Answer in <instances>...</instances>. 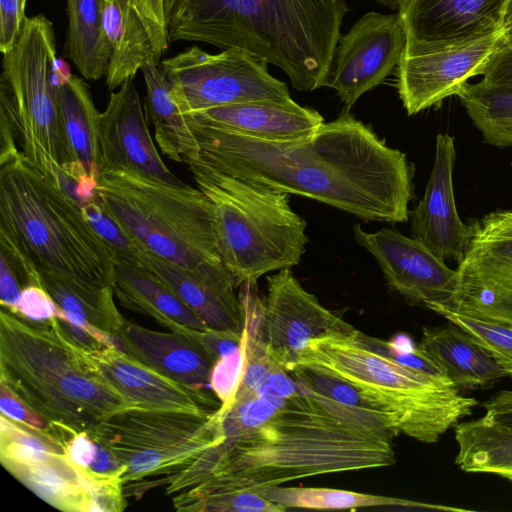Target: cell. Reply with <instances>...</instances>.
<instances>
[{
	"label": "cell",
	"instance_id": "cell-30",
	"mask_svg": "<svg viewBox=\"0 0 512 512\" xmlns=\"http://www.w3.org/2000/svg\"><path fill=\"white\" fill-rule=\"evenodd\" d=\"M146 85V113L154 126V137L161 152L176 162L199 158V145L159 63L141 69Z\"/></svg>",
	"mask_w": 512,
	"mask_h": 512
},
{
	"label": "cell",
	"instance_id": "cell-24",
	"mask_svg": "<svg viewBox=\"0 0 512 512\" xmlns=\"http://www.w3.org/2000/svg\"><path fill=\"white\" fill-rule=\"evenodd\" d=\"M257 139L289 142L312 135L325 121L321 114L295 101L244 102L184 115Z\"/></svg>",
	"mask_w": 512,
	"mask_h": 512
},
{
	"label": "cell",
	"instance_id": "cell-21",
	"mask_svg": "<svg viewBox=\"0 0 512 512\" xmlns=\"http://www.w3.org/2000/svg\"><path fill=\"white\" fill-rule=\"evenodd\" d=\"M0 460L11 475L54 508L90 512L83 468L66 453L48 451L30 442L0 441Z\"/></svg>",
	"mask_w": 512,
	"mask_h": 512
},
{
	"label": "cell",
	"instance_id": "cell-4",
	"mask_svg": "<svg viewBox=\"0 0 512 512\" xmlns=\"http://www.w3.org/2000/svg\"><path fill=\"white\" fill-rule=\"evenodd\" d=\"M0 383L70 435L134 407L103 378L90 353L74 345L57 318L35 322L2 307Z\"/></svg>",
	"mask_w": 512,
	"mask_h": 512
},
{
	"label": "cell",
	"instance_id": "cell-10",
	"mask_svg": "<svg viewBox=\"0 0 512 512\" xmlns=\"http://www.w3.org/2000/svg\"><path fill=\"white\" fill-rule=\"evenodd\" d=\"M88 434L126 467L123 492L135 499L166 485L223 439L217 410L191 413L142 407L117 412Z\"/></svg>",
	"mask_w": 512,
	"mask_h": 512
},
{
	"label": "cell",
	"instance_id": "cell-28",
	"mask_svg": "<svg viewBox=\"0 0 512 512\" xmlns=\"http://www.w3.org/2000/svg\"><path fill=\"white\" fill-rule=\"evenodd\" d=\"M103 26L111 47L105 84L113 92L134 79L149 64H158L147 28L134 8V0H100Z\"/></svg>",
	"mask_w": 512,
	"mask_h": 512
},
{
	"label": "cell",
	"instance_id": "cell-1",
	"mask_svg": "<svg viewBox=\"0 0 512 512\" xmlns=\"http://www.w3.org/2000/svg\"><path fill=\"white\" fill-rule=\"evenodd\" d=\"M297 380L287 394L238 391L217 409L222 441L170 477L165 493L256 492L395 463L396 433L385 414L344 405Z\"/></svg>",
	"mask_w": 512,
	"mask_h": 512
},
{
	"label": "cell",
	"instance_id": "cell-37",
	"mask_svg": "<svg viewBox=\"0 0 512 512\" xmlns=\"http://www.w3.org/2000/svg\"><path fill=\"white\" fill-rule=\"evenodd\" d=\"M39 272L15 248L0 247V304L14 313L21 291L30 285H39Z\"/></svg>",
	"mask_w": 512,
	"mask_h": 512
},
{
	"label": "cell",
	"instance_id": "cell-26",
	"mask_svg": "<svg viewBox=\"0 0 512 512\" xmlns=\"http://www.w3.org/2000/svg\"><path fill=\"white\" fill-rule=\"evenodd\" d=\"M57 97L61 120L74 159L71 180L79 194L93 191L101 175L97 110L88 84L76 75L58 82Z\"/></svg>",
	"mask_w": 512,
	"mask_h": 512
},
{
	"label": "cell",
	"instance_id": "cell-52",
	"mask_svg": "<svg viewBox=\"0 0 512 512\" xmlns=\"http://www.w3.org/2000/svg\"><path fill=\"white\" fill-rule=\"evenodd\" d=\"M375 2L384 5L392 10L399 12L407 0H374Z\"/></svg>",
	"mask_w": 512,
	"mask_h": 512
},
{
	"label": "cell",
	"instance_id": "cell-46",
	"mask_svg": "<svg viewBox=\"0 0 512 512\" xmlns=\"http://www.w3.org/2000/svg\"><path fill=\"white\" fill-rule=\"evenodd\" d=\"M481 81L494 86H512V36L495 54Z\"/></svg>",
	"mask_w": 512,
	"mask_h": 512
},
{
	"label": "cell",
	"instance_id": "cell-3",
	"mask_svg": "<svg viewBox=\"0 0 512 512\" xmlns=\"http://www.w3.org/2000/svg\"><path fill=\"white\" fill-rule=\"evenodd\" d=\"M348 11V0H187L169 38L245 50L309 92L328 85Z\"/></svg>",
	"mask_w": 512,
	"mask_h": 512
},
{
	"label": "cell",
	"instance_id": "cell-38",
	"mask_svg": "<svg viewBox=\"0 0 512 512\" xmlns=\"http://www.w3.org/2000/svg\"><path fill=\"white\" fill-rule=\"evenodd\" d=\"M80 205L83 214L111 247L116 259L140 264L143 247L105 211L95 193L91 198L80 202Z\"/></svg>",
	"mask_w": 512,
	"mask_h": 512
},
{
	"label": "cell",
	"instance_id": "cell-50",
	"mask_svg": "<svg viewBox=\"0 0 512 512\" xmlns=\"http://www.w3.org/2000/svg\"><path fill=\"white\" fill-rule=\"evenodd\" d=\"M95 446L96 454L93 462L88 468L98 474L122 477L126 467L120 462V460L100 443L95 442Z\"/></svg>",
	"mask_w": 512,
	"mask_h": 512
},
{
	"label": "cell",
	"instance_id": "cell-8",
	"mask_svg": "<svg viewBox=\"0 0 512 512\" xmlns=\"http://www.w3.org/2000/svg\"><path fill=\"white\" fill-rule=\"evenodd\" d=\"M95 195L105 211L151 253L188 268L222 263L215 207L198 187L116 170L100 175Z\"/></svg>",
	"mask_w": 512,
	"mask_h": 512
},
{
	"label": "cell",
	"instance_id": "cell-5",
	"mask_svg": "<svg viewBox=\"0 0 512 512\" xmlns=\"http://www.w3.org/2000/svg\"><path fill=\"white\" fill-rule=\"evenodd\" d=\"M295 366L311 367L349 383L386 415L397 435L427 444L437 442L478 404L447 377L399 362L383 339L356 328L310 340Z\"/></svg>",
	"mask_w": 512,
	"mask_h": 512
},
{
	"label": "cell",
	"instance_id": "cell-15",
	"mask_svg": "<svg viewBox=\"0 0 512 512\" xmlns=\"http://www.w3.org/2000/svg\"><path fill=\"white\" fill-rule=\"evenodd\" d=\"M405 46L406 32L399 12L364 14L340 36L327 87L334 89L350 109L393 71Z\"/></svg>",
	"mask_w": 512,
	"mask_h": 512
},
{
	"label": "cell",
	"instance_id": "cell-25",
	"mask_svg": "<svg viewBox=\"0 0 512 512\" xmlns=\"http://www.w3.org/2000/svg\"><path fill=\"white\" fill-rule=\"evenodd\" d=\"M112 288L122 306L171 331L191 336L208 329L165 281L141 264L117 258Z\"/></svg>",
	"mask_w": 512,
	"mask_h": 512
},
{
	"label": "cell",
	"instance_id": "cell-27",
	"mask_svg": "<svg viewBox=\"0 0 512 512\" xmlns=\"http://www.w3.org/2000/svg\"><path fill=\"white\" fill-rule=\"evenodd\" d=\"M417 347L458 389L487 387L507 376L469 333L452 322L423 327Z\"/></svg>",
	"mask_w": 512,
	"mask_h": 512
},
{
	"label": "cell",
	"instance_id": "cell-7",
	"mask_svg": "<svg viewBox=\"0 0 512 512\" xmlns=\"http://www.w3.org/2000/svg\"><path fill=\"white\" fill-rule=\"evenodd\" d=\"M197 187L213 202L219 252L238 286L300 263L308 242L306 221L289 193L188 161Z\"/></svg>",
	"mask_w": 512,
	"mask_h": 512
},
{
	"label": "cell",
	"instance_id": "cell-51",
	"mask_svg": "<svg viewBox=\"0 0 512 512\" xmlns=\"http://www.w3.org/2000/svg\"><path fill=\"white\" fill-rule=\"evenodd\" d=\"M187 0H164L165 16L169 28L176 21Z\"/></svg>",
	"mask_w": 512,
	"mask_h": 512
},
{
	"label": "cell",
	"instance_id": "cell-6",
	"mask_svg": "<svg viewBox=\"0 0 512 512\" xmlns=\"http://www.w3.org/2000/svg\"><path fill=\"white\" fill-rule=\"evenodd\" d=\"M0 236L39 271L112 287L115 254L54 177L18 152L0 163Z\"/></svg>",
	"mask_w": 512,
	"mask_h": 512
},
{
	"label": "cell",
	"instance_id": "cell-41",
	"mask_svg": "<svg viewBox=\"0 0 512 512\" xmlns=\"http://www.w3.org/2000/svg\"><path fill=\"white\" fill-rule=\"evenodd\" d=\"M91 500L90 512H120L126 506L122 477L102 475L83 467Z\"/></svg>",
	"mask_w": 512,
	"mask_h": 512
},
{
	"label": "cell",
	"instance_id": "cell-36",
	"mask_svg": "<svg viewBox=\"0 0 512 512\" xmlns=\"http://www.w3.org/2000/svg\"><path fill=\"white\" fill-rule=\"evenodd\" d=\"M428 309L440 314L469 333L481 347L512 377V327L506 324L482 320L450 310L441 305Z\"/></svg>",
	"mask_w": 512,
	"mask_h": 512
},
{
	"label": "cell",
	"instance_id": "cell-32",
	"mask_svg": "<svg viewBox=\"0 0 512 512\" xmlns=\"http://www.w3.org/2000/svg\"><path fill=\"white\" fill-rule=\"evenodd\" d=\"M66 11L65 56L85 79L99 80L106 76L111 57L100 0H66Z\"/></svg>",
	"mask_w": 512,
	"mask_h": 512
},
{
	"label": "cell",
	"instance_id": "cell-16",
	"mask_svg": "<svg viewBox=\"0 0 512 512\" xmlns=\"http://www.w3.org/2000/svg\"><path fill=\"white\" fill-rule=\"evenodd\" d=\"M355 240L369 251L381 268L387 285L406 299L446 305L457 286V270L449 268L424 244L391 228L367 232L353 226Z\"/></svg>",
	"mask_w": 512,
	"mask_h": 512
},
{
	"label": "cell",
	"instance_id": "cell-2",
	"mask_svg": "<svg viewBox=\"0 0 512 512\" xmlns=\"http://www.w3.org/2000/svg\"><path fill=\"white\" fill-rule=\"evenodd\" d=\"M206 166L317 200L365 221L406 222L414 169L350 109L312 135L289 142L257 139L185 116Z\"/></svg>",
	"mask_w": 512,
	"mask_h": 512
},
{
	"label": "cell",
	"instance_id": "cell-45",
	"mask_svg": "<svg viewBox=\"0 0 512 512\" xmlns=\"http://www.w3.org/2000/svg\"><path fill=\"white\" fill-rule=\"evenodd\" d=\"M199 343L217 362L224 355L237 351L245 341V329L242 333L231 330L208 328L197 335Z\"/></svg>",
	"mask_w": 512,
	"mask_h": 512
},
{
	"label": "cell",
	"instance_id": "cell-34",
	"mask_svg": "<svg viewBox=\"0 0 512 512\" xmlns=\"http://www.w3.org/2000/svg\"><path fill=\"white\" fill-rule=\"evenodd\" d=\"M458 97L484 142L496 147L512 145V86L469 82Z\"/></svg>",
	"mask_w": 512,
	"mask_h": 512
},
{
	"label": "cell",
	"instance_id": "cell-23",
	"mask_svg": "<svg viewBox=\"0 0 512 512\" xmlns=\"http://www.w3.org/2000/svg\"><path fill=\"white\" fill-rule=\"evenodd\" d=\"M178 332H159L123 319L117 335L124 353L188 388L207 392L216 361L198 341Z\"/></svg>",
	"mask_w": 512,
	"mask_h": 512
},
{
	"label": "cell",
	"instance_id": "cell-53",
	"mask_svg": "<svg viewBox=\"0 0 512 512\" xmlns=\"http://www.w3.org/2000/svg\"><path fill=\"white\" fill-rule=\"evenodd\" d=\"M504 29L507 31L509 36H512V0H510L505 19H504Z\"/></svg>",
	"mask_w": 512,
	"mask_h": 512
},
{
	"label": "cell",
	"instance_id": "cell-13",
	"mask_svg": "<svg viewBox=\"0 0 512 512\" xmlns=\"http://www.w3.org/2000/svg\"><path fill=\"white\" fill-rule=\"evenodd\" d=\"M509 38L502 29L458 44L406 42L397 65V89L407 114L415 115L458 96L470 79L483 75Z\"/></svg>",
	"mask_w": 512,
	"mask_h": 512
},
{
	"label": "cell",
	"instance_id": "cell-9",
	"mask_svg": "<svg viewBox=\"0 0 512 512\" xmlns=\"http://www.w3.org/2000/svg\"><path fill=\"white\" fill-rule=\"evenodd\" d=\"M53 23L26 17L13 48L3 54L0 114L10 123L22 154L44 173L73 174L75 163L60 116L55 79Z\"/></svg>",
	"mask_w": 512,
	"mask_h": 512
},
{
	"label": "cell",
	"instance_id": "cell-42",
	"mask_svg": "<svg viewBox=\"0 0 512 512\" xmlns=\"http://www.w3.org/2000/svg\"><path fill=\"white\" fill-rule=\"evenodd\" d=\"M14 314L35 322L67 317L43 286L30 285L21 291Z\"/></svg>",
	"mask_w": 512,
	"mask_h": 512
},
{
	"label": "cell",
	"instance_id": "cell-19",
	"mask_svg": "<svg viewBox=\"0 0 512 512\" xmlns=\"http://www.w3.org/2000/svg\"><path fill=\"white\" fill-rule=\"evenodd\" d=\"M140 264L165 281L208 328L244 331L245 306L236 293L237 283L222 263L188 268L143 248Z\"/></svg>",
	"mask_w": 512,
	"mask_h": 512
},
{
	"label": "cell",
	"instance_id": "cell-39",
	"mask_svg": "<svg viewBox=\"0 0 512 512\" xmlns=\"http://www.w3.org/2000/svg\"><path fill=\"white\" fill-rule=\"evenodd\" d=\"M245 348L246 327L245 341L242 347L235 352L222 356L213 366L210 387L220 401L221 409L229 407L236 397L244 372Z\"/></svg>",
	"mask_w": 512,
	"mask_h": 512
},
{
	"label": "cell",
	"instance_id": "cell-49",
	"mask_svg": "<svg viewBox=\"0 0 512 512\" xmlns=\"http://www.w3.org/2000/svg\"><path fill=\"white\" fill-rule=\"evenodd\" d=\"M485 413L512 430V390H503L483 403Z\"/></svg>",
	"mask_w": 512,
	"mask_h": 512
},
{
	"label": "cell",
	"instance_id": "cell-18",
	"mask_svg": "<svg viewBox=\"0 0 512 512\" xmlns=\"http://www.w3.org/2000/svg\"><path fill=\"white\" fill-rule=\"evenodd\" d=\"M454 138L438 134L435 158L422 200L411 216V235L442 260L459 264L471 238V225L459 217L453 190Z\"/></svg>",
	"mask_w": 512,
	"mask_h": 512
},
{
	"label": "cell",
	"instance_id": "cell-44",
	"mask_svg": "<svg viewBox=\"0 0 512 512\" xmlns=\"http://www.w3.org/2000/svg\"><path fill=\"white\" fill-rule=\"evenodd\" d=\"M27 0H0V50L10 51L21 33L26 19Z\"/></svg>",
	"mask_w": 512,
	"mask_h": 512
},
{
	"label": "cell",
	"instance_id": "cell-17",
	"mask_svg": "<svg viewBox=\"0 0 512 512\" xmlns=\"http://www.w3.org/2000/svg\"><path fill=\"white\" fill-rule=\"evenodd\" d=\"M98 140L101 174L128 170L175 186L186 185L170 171L158 153L133 79L111 92L106 109L100 112Z\"/></svg>",
	"mask_w": 512,
	"mask_h": 512
},
{
	"label": "cell",
	"instance_id": "cell-29",
	"mask_svg": "<svg viewBox=\"0 0 512 512\" xmlns=\"http://www.w3.org/2000/svg\"><path fill=\"white\" fill-rule=\"evenodd\" d=\"M44 289L74 324L93 332L112 347L124 317L114 302L112 287L101 288L52 272H39Z\"/></svg>",
	"mask_w": 512,
	"mask_h": 512
},
{
	"label": "cell",
	"instance_id": "cell-35",
	"mask_svg": "<svg viewBox=\"0 0 512 512\" xmlns=\"http://www.w3.org/2000/svg\"><path fill=\"white\" fill-rule=\"evenodd\" d=\"M177 511L284 512L286 509L253 491L195 493L185 490L172 498Z\"/></svg>",
	"mask_w": 512,
	"mask_h": 512
},
{
	"label": "cell",
	"instance_id": "cell-48",
	"mask_svg": "<svg viewBox=\"0 0 512 512\" xmlns=\"http://www.w3.org/2000/svg\"><path fill=\"white\" fill-rule=\"evenodd\" d=\"M66 453L73 463L88 468L96 454L95 442L87 432H79L69 441Z\"/></svg>",
	"mask_w": 512,
	"mask_h": 512
},
{
	"label": "cell",
	"instance_id": "cell-40",
	"mask_svg": "<svg viewBox=\"0 0 512 512\" xmlns=\"http://www.w3.org/2000/svg\"><path fill=\"white\" fill-rule=\"evenodd\" d=\"M0 410L4 416L55 438L66 449L74 436L57 428L45 417L35 412L3 383H0Z\"/></svg>",
	"mask_w": 512,
	"mask_h": 512
},
{
	"label": "cell",
	"instance_id": "cell-12",
	"mask_svg": "<svg viewBox=\"0 0 512 512\" xmlns=\"http://www.w3.org/2000/svg\"><path fill=\"white\" fill-rule=\"evenodd\" d=\"M456 270V290L441 306L512 327V210L492 212L471 225Z\"/></svg>",
	"mask_w": 512,
	"mask_h": 512
},
{
	"label": "cell",
	"instance_id": "cell-33",
	"mask_svg": "<svg viewBox=\"0 0 512 512\" xmlns=\"http://www.w3.org/2000/svg\"><path fill=\"white\" fill-rule=\"evenodd\" d=\"M256 493L279 504L286 510L302 509H355L362 507H402L418 509H455L407 499L359 493L334 488L273 486Z\"/></svg>",
	"mask_w": 512,
	"mask_h": 512
},
{
	"label": "cell",
	"instance_id": "cell-11",
	"mask_svg": "<svg viewBox=\"0 0 512 512\" xmlns=\"http://www.w3.org/2000/svg\"><path fill=\"white\" fill-rule=\"evenodd\" d=\"M268 64L239 48L212 54L198 46L159 63L184 115L244 102L294 101L286 83L269 73Z\"/></svg>",
	"mask_w": 512,
	"mask_h": 512
},
{
	"label": "cell",
	"instance_id": "cell-14",
	"mask_svg": "<svg viewBox=\"0 0 512 512\" xmlns=\"http://www.w3.org/2000/svg\"><path fill=\"white\" fill-rule=\"evenodd\" d=\"M267 294L257 298L256 330L270 359L291 370L310 340L355 328L306 291L291 268L267 276Z\"/></svg>",
	"mask_w": 512,
	"mask_h": 512
},
{
	"label": "cell",
	"instance_id": "cell-20",
	"mask_svg": "<svg viewBox=\"0 0 512 512\" xmlns=\"http://www.w3.org/2000/svg\"><path fill=\"white\" fill-rule=\"evenodd\" d=\"M510 0H407L399 11L406 42L448 45L504 29Z\"/></svg>",
	"mask_w": 512,
	"mask_h": 512
},
{
	"label": "cell",
	"instance_id": "cell-43",
	"mask_svg": "<svg viewBox=\"0 0 512 512\" xmlns=\"http://www.w3.org/2000/svg\"><path fill=\"white\" fill-rule=\"evenodd\" d=\"M134 8L147 28L160 59L171 43L164 0H134Z\"/></svg>",
	"mask_w": 512,
	"mask_h": 512
},
{
	"label": "cell",
	"instance_id": "cell-31",
	"mask_svg": "<svg viewBox=\"0 0 512 512\" xmlns=\"http://www.w3.org/2000/svg\"><path fill=\"white\" fill-rule=\"evenodd\" d=\"M457 466L469 473L492 474L512 481V430L486 413L455 426Z\"/></svg>",
	"mask_w": 512,
	"mask_h": 512
},
{
	"label": "cell",
	"instance_id": "cell-22",
	"mask_svg": "<svg viewBox=\"0 0 512 512\" xmlns=\"http://www.w3.org/2000/svg\"><path fill=\"white\" fill-rule=\"evenodd\" d=\"M90 355L107 383L134 407L203 413L221 406L209 392L188 388L116 348Z\"/></svg>",
	"mask_w": 512,
	"mask_h": 512
},
{
	"label": "cell",
	"instance_id": "cell-47",
	"mask_svg": "<svg viewBox=\"0 0 512 512\" xmlns=\"http://www.w3.org/2000/svg\"><path fill=\"white\" fill-rule=\"evenodd\" d=\"M57 320L65 336L80 349L93 353L107 348L93 332L72 323L67 317Z\"/></svg>",
	"mask_w": 512,
	"mask_h": 512
}]
</instances>
